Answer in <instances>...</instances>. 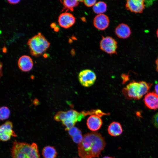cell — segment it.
<instances>
[{"label": "cell", "mask_w": 158, "mask_h": 158, "mask_svg": "<svg viewBox=\"0 0 158 158\" xmlns=\"http://www.w3.org/2000/svg\"><path fill=\"white\" fill-rule=\"evenodd\" d=\"M106 145L104 138L100 133L96 131L86 133L78 144V155L81 158H99Z\"/></svg>", "instance_id": "obj_1"}, {"label": "cell", "mask_w": 158, "mask_h": 158, "mask_svg": "<svg viewBox=\"0 0 158 158\" xmlns=\"http://www.w3.org/2000/svg\"><path fill=\"white\" fill-rule=\"evenodd\" d=\"M13 158H40L36 144L14 141L11 149Z\"/></svg>", "instance_id": "obj_2"}, {"label": "cell", "mask_w": 158, "mask_h": 158, "mask_svg": "<svg viewBox=\"0 0 158 158\" xmlns=\"http://www.w3.org/2000/svg\"><path fill=\"white\" fill-rule=\"evenodd\" d=\"M92 114L91 111L79 112L74 110L71 109L66 111H60L57 112L54 118L56 121H61L62 125L65 127V130L68 131L85 116Z\"/></svg>", "instance_id": "obj_3"}, {"label": "cell", "mask_w": 158, "mask_h": 158, "mask_svg": "<svg viewBox=\"0 0 158 158\" xmlns=\"http://www.w3.org/2000/svg\"><path fill=\"white\" fill-rule=\"evenodd\" d=\"M152 85L144 81H133L123 88V93L128 99L139 100L147 93Z\"/></svg>", "instance_id": "obj_4"}, {"label": "cell", "mask_w": 158, "mask_h": 158, "mask_svg": "<svg viewBox=\"0 0 158 158\" xmlns=\"http://www.w3.org/2000/svg\"><path fill=\"white\" fill-rule=\"evenodd\" d=\"M27 44L31 55L35 57L42 55L49 47L50 43L41 33L29 39Z\"/></svg>", "instance_id": "obj_5"}, {"label": "cell", "mask_w": 158, "mask_h": 158, "mask_svg": "<svg viewBox=\"0 0 158 158\" xmlns=\"http://www.w3.org/2000/svg\"><path fill=\"white\" fill-rule=\"evenodd\" d=\"M117 47L116 41L110 36L103 37L100 42L101 49L111 55L116 53Z\"/></svg>", "instance_id": "obj_6"}, {"label": "cell", "mask_w": 158, "mask_h": 158, "mask_svg": "<svg viewBox=\"0 0 158 158\" xmlns=\"http://www.w3.org/2000/svg\"><path fill=\"white\" fill-rule=\"evenodd\" d=\"M96 79V76L95 72L89 69L82 71L78 75L79 82L82 85L86 87L92 85Z\"/></svg>", "instance_id": "obj_7"}, {"label": "cell", "mask_w": 158, "mask_h": 158, "mask_svg": "<svg viewBox=\"0 0 158 158\" xmlns=\"http://www.w3.org/2000/svg\"><path fill=\"white\" fill-rule=\"evenodd\" d=\"M13 125L10 121H7L0 126V140L6 141L12 136L17 135L13 130Z\"/></svg>", "instance_id": "obj_8"}, {"label": "cell", "mask_w": 158, "mask_h": 158, "mask_svg": "<svg viewBox=\"0 0 158 158\" xmlns=\"http://www.w3.org/2000/svg\"><path fill=\"white\" fill-rule=\"evenodd\" d=\"M75 17L71 13L64 12L61 14L58 17L59 25L61 27L68 29L72 26L75 23Z\"/></svg>", "instance_id": "obj_9"}, {"label": "cell", "mask_w": 158, "mask_h": 158, "mask_svg": "<svg viewBox=\"0 0 158 158\" xmlns=\"http://www.w3.org/2000/svg\"><path fill=\"white\" fill-rule=\"evenodd\" d=\"M126 9L135 13H142L145 7L143 0H128L125 5Z\"/></svg>", "instance_id": "obj_10"}, {"label": "cell", "mask_w": 158, "mask_h": 158, "mask_svg": "<svg viewBox=\"0 0 158 158\" xmlns=\"http://www.w3.org/2000/svg\"><path fill=\"white\" fill-rule=\"evenodd\" d=\"M93 25L99 30H105L108 27L109 20L108 16L104 14L96 15L93 20Z\"/></svg>", "instance_id": "obj_11"}, {"label": "cell", "mask_w": 158, "mask_h": 158, "mask_svg": "<svg viewBox=\"0 0 158 158\" xmlns=\"http://www.w3.org/2000/svg\"><path fill=\"white\" fill-rule=\"evenodd\" d=\"M143 100L145 106L149 109L154 110L158 109V95L155 92L147 93Z\"/></svg>", "instance_id": "obj_12"}, {"label": "cell", "mask_w": 158, "mask_h": 158, "mask_svg": "<svg viewBox=\"0 0 158 158\" xmlns=\"http://www.w3.org/2000/svg\"><path fill=\"white\" fill-rule=\"evenodd\" d=\"M100 117L96 114H92L88 118L86 124L89 130L93 132H96L100 128L102 121Z\"/></svg>", "instance_id": "obj_13"}, {"label": "cell", "mask_w": 158, "mask_h": 158, "mask_svg": "<svg viewBox=\"0 0 158 158\" xmlns=\"http://www.w3.org/2000/svg\"><path fill=\"white\" fill-rule=\"evenodd\" d=\"M33 63L32 58L26 55L21 56L18 61L19 68L24 72H28L30 71L33 67Z\"/></svg>", "instance_id": "obj_14"}, {"label": "cell", "mask_w": 158, "mask_h": 158, "mask_svg": "<svg viewBox=\"0 0 158 158\" xmlns=\"http://www.w3.org/2000/svg\"><path fill=\"white\" fill-rule=\"evenodd\" d=\"M115 33L119 38L126 39L130 35L131 31L130 28L127 25L122 23L119 24L116 28Z\"/></svg>", "instance_id": "obj_15"}, {"label": "cell", "mask_w": 158, "mask_h": 158, "mask_svg": "<svg viewBox=\"0 0 158 158\" xmlns=\"http://www.w3.org/2000/svg\"><path fill=\"white\" fill-rule=\"evenodd\" d=\"M107 130L109 134L113 136H119L123 132V129L121 124L115 121L113 122L110 124Z\"/></svg>", "instance_id": "obj_16"}, {"label": "cell", "mask_w": 158, "mask_h": 158, "mask_svg": "<svg viewBox=\"0 0 158 158\" xmlns=\"http://www.w3.org/2000/svg\"><path fill=\"white\" fill-rule=\"evenodd\" d=\"M42 154L44 158H56L57 154L54 147L47 146L43 148Z\"/></svg>", "instance_id": "obj_17"}, {"label": "cell", "mask_w": 158, "mask_h": 158, "mask_svg": "<svg viewBox=\"0 0 158 158\" xmlns=\"http://www.w3.org/2000/svg\"><path fill=\"white\" fill-rule=\"evenodd\" d=\"M60 1L63 6L62 11L66 10L65 12L69 10L73 11L74 8L77 6L79 4V1L76 0H61Z\"/></svg>", "instance_id": "obj_18"}, {"label": "cell", "mask_w": 158, "mask_h": 158, "mask_svg": "<svg viewBox=\"0 0 158 158\" xmlns=\"http://www.w3.org/2000/svg\"><path fill=\"white\" fill-rule=\"evenodd\" d=\"M107 8V5L105 2L99 1L93 6L92 9L94 12L98 15L103 14L106 11Z\"/></svg>", "instance_id": "obj_19"}, {"label": "cell", "mask_w": 158, "mask_h": 158, "mask_svg": "<svg viewBox=\"0 0 158 158\" xmlns=\"http://www.w3.org/2000/svg\"><path fill=\"white\" fill-rule=\"evenodd\" d=\"M10 111L6 107L0 108V120H3L8 119L10 115Z\"/></svg>", "instance_id": "obj_20"}, {"label": "cell", "mask_w": 158, "mask_h": 158, "mask_svg": "<svg viewBox=\"0 0 158 158\" xmlns=\"http://www.w3.org/2000/svg\"><path fill=\"white\" fill-rule=\"evenodd\" d=\"M68 131L69 135L71 138L82 133L81 130L75 126L70 128Z\"/></svg>", "instance_id": "obj_21"}, {"label": "cell", "mask_w": 158, "mask_h": 158, "mask_svg": "<svg viewBox=\"0 0 158 158\" xmlns=\"http://www.w3.org/2000/svg\"><path fill=\"white\" fill-rule=\"evenodd\" d=\"M152 122L155 127L158 128V112L152 117Z\"/></svg>", "instance_id": "obj_22"}, {"label": "cell", "mask_w": 158, "mask_h": 158, "mask_svg": "<svg viewBox=\"0 0 158 158\" xmlns=\"http://www.w3.org/2000/svg\"><path fill=\"white\" fill-rule=\"evenodd\" d=\"M83 2L86 6L90 7L93 6L96 3L97 1L96 0H85L83 1Z\"/></svg>", "instance_id": "obj_23"}, {"label": "cell", "mask_w": 158, "mask_h": 158, "mask_svg": "<svg viewBox=\"0 0 158 158\" xmlns=\"http://www.w3.org/2000/svg\"><path fill=\"white\" fill-rule=\"evenodd\" d=\"M20 0H7L8 2L11 4H15L19 3Z\"/></svg>", "instance_id": "obj_24"}, {"label": "cell", "mask_w": 158, "mask_h": 158, "mask_svg": "<svg viewBox=\"0 0 158 158\" xmlns=\"http://www.w3.org/2000/svg\"><path fill=\"white\" fill-rule=\"evenodd\" d=\"M2 63L0 61V78L2 76Z\"/></svg>", "instance_id": "obj_25"}, {"label": "cell", "mask_w": 158, "mask_h": 158, "mask_svg": "<svg viewBox=\"0 0 158 158\" xmlns=\"http://www.w3.org/2000/svg\"><path fill=\"white\" fill-rule=\"evenodd\" d=\"M155 93L158 95V83L156 84L154 87Z\"/></svg>", "instance_id": "obj_26"}, {"label": "cell", "mask_w": 158, "mask_h": 158, "mask_svg": "<svg viewBox=\"0 0 158 158\" xmlns=\"http://www.w3.org/2000/svg\"><path fill=\"white\" fill-rule=\"evenodd\" d=\"M156 70L158 72V56L156 60Z\"/></svg>", "instance_id": "obj_27"}, {"label": "cell", "mask_w": 158, "mask_h": 158, "mask_svg": "<svg viewBox=\"0 0 158 158\" xmlns=\"http://www.w3.org/2000/svg\"><path fill=\"white\" fill-rule=\"evenodd\" d=\"M50 26L51 28H54L56 26V24L54 23H52L51 25Z\"/></svg>", "instance_id": "obj_28"}, {"label": "cell", "mask_w": 158, "mask_h": 158, "mask_svg": "<svg viewBox=\"0 0 158 158\" xmlns=\"http://www.w3.org/2000/svg\"><path fill=\"white\" fill-rule=\"evenodd\" d=\"M59 28L57 27H56L54 28V30L55 31L57 32L59 30Z\"/></svg>", "instance_id": "obj_29"}, {"label": "cell", "mask_w": 158, "mask_h": 158, "mask_svg": "<svg viewBox=\"0 0 158 158\" xmlns=\"http://www.w3.org/2000/svg\"><path fill=\"white\" fill-rule=\"evenodd\" d=\"M102 158H115V157H113L109 156H105Z\"/></svg>", "instance_id": "obj_30"}, {"label": "cell", "mask_w": 158, "mask_h": 158, "mask_svg": "<svg viewBox=\"0 0 158 158\" xmlns=\"http://www.w3.org/2000/svg\"><path fill=\"white\" fill-rule=\"evenodd\" d=\"M156 34L157 37L158 38V28L157 29V31H156Z\"/></svg>", "instance_id": "obj_31"}, {"label": "cell", "mask_w": 158, "mask_h": 158, "mask_svg": "<svg viewBox=\"0 0 158 158\" xmlns=\"http://www.w3.org/2000/svg\"></svg>", "instance_id": "obj_32"}]
</instances>
